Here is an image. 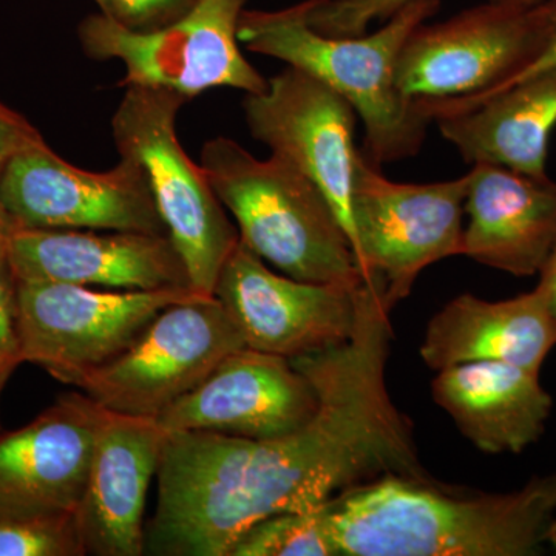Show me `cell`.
Here are the masks:
<instances>
[{"label":"cell","instance_id":"cell-8","mask_svg":"<svg viewBox=\"0 0 556 556\" xmlns=\"http://www.w3.org/2000/svg\"><path fill=\"white\" fill-rule=\"evenodd\" d=\"M247 0H193L178 20L137 31L100 13L80 24L84 53L119 60L126 76L118 86L177 91L188 100L217 87L260 93L268 79L252 67L239 46V21Z\"/></svg>","mask_w":556,"mask_h":556},{"label":"cell","instance_id":"cell-30","mask_svg":"<svg viewBox=\"0 0 556 556\" xmlns=\"http://www.w3.org/2000/svg\"><path fill=\"white\" fill-rule=\"evenodd\" d=\"M495 2L508 3V5L517 7H532L536 3L544 2V0H495Z\"/></svg>","mask_w":556,"mask_h":556},{"label":"cell","instance_id":"cell-23","mask_svg":"<svg viewBox=\"0 0 556 556\" xmlns=\"http://www.w3.org/2000/svg\"><path fill=\"white\" fill-rule=\"evenodd\" d=\"M87 555L78 515L0 517V556Z\"/></svg>","mask_w":556,"mask_h":556},{"label":"cell","instance_id":"cell-22","mask_svg":"<svg viewBox=\"0 0 556 556\" xmlns=\"http://www.w3.org/2000/svg\"><path fill=\"white\" fill-rule=\"evenodd\" d=\"M229 556H339L327 504L262 519L239 538Z\"/></svg>","mask_w":556,"mask_h":556},{"label":"cell","instance_id":"cell-28","mask_svg":"<svg viewBox=\"0 0 556 556\" xmlns=\"http://www.w3.org/2000/svg\"><path fill=\"white\" fill-rule=\"evenodd\" d=\"M555 67L556 39L554 40V42L551 43V46L547 47L546 50L543 51V53L540 54V56L536 58L535 61L532 62V64L529 65V67L522 70V72L519 73V75L508 80V83L504 84V86H501L500 89H496L495 91H492V93L486 94V97L481 98V100L473 102V104L471 105H467V108L460 110L459 113L467 112V110L477 108L478 104H481V102L489 100V98H492L493 94L500 93V91L510 89V87L517 86V84L521 83V80L532 78V76L540 75V73L547 72V70Z\"/></svg>","mask_w":556,"mask_h":556},{"label":"cell","instance_id":"cell-13","mask_svg":"<svg viewBox=\"0 0 556 556\" xmlns=\"http://www.w3.org/2000/svg\"><path fill=\"white\" fill-rule=\"evenodd\" d=\"M244 119L252 137L288 161L327 197L353 247L356 112L324 83L287 67L260 93H247Z\"/></svg>","mask_w":556,"mask_h":556},{"label":"cell","instance_id":"cell-26","mask_svg":"<svg viewBox=\"0 0 556 556\" xmlns=\"http://www.w3.org/2000/svg\"><path fill=\"white\" fill-rule=\"evenodd\" d=\"M40 141L43 138L24 116L0 102V179L17 153ZM14 230L16 226L0 203V248L7 251Z\"/></svg>","mask_w":556,"mask_h":556},{"label":"cell","instance_id":"cell-16","mask_svg":"<svg viewBox=\"0 0 556 556\" xmlns=\"http://www.w3.org/2000/svg\"><path fill=\"white\" fill-rule=\"evenodd\" d=\"M17 281L115 291L190 288L167 236L118 230L16 229L7 247Z\"/></svg>","mask_w":556,"mask_h":556},{"label":"cell","instance_id":"cell-27","mask_svg":"<svg viewBox=\"0 0 556 556\" xmlns=\"http://www.w3.org/2000/svg\"><path fill=\"white\" fill-rule=\"evenodd\" d=\"M110 17L130 30L149 31L170 24L192 7L193 0H109Z\"/></svg>","mask_w":556,"mask_h":556},{"label":"cell","instance_id":"cell-24","mask_svg":"<svg viewBox=\"0 0 556 556\" xmlns=\"http://www.w3.org/2000/svg\"><path fill=\"white\" fill-rule=\"evenodd\" d=\"M413 0H306V20L320 35H367L372 22H386Z\"/></svg>","mask_w":556,"mask_h":556},{"label":"cell","instance_id":"cell-14","mask_svg":"<svg viewBox=\"0 0 556 556\" xmlns=\"http://www.w3.org/2000/svg\"><path fill=\"white\" fill-rule=\"evenodd\" d=\"M318 404L316 388L291 358L247 346L223 358L156 420L167 431L274 439L305 427Z\"/></svg>","mask_w":556,"mask_h":556},{"label":"cell","instance_id":"cell-31","mask_svg":"<svg viewBox=\"0 0 556 556\" xmlns=\"http://www.w3.org/2000/svg\"><path fill=\"white\" fill-rule=\"evenodd\" d=\"M548 546L554 547L556 551V518L551 527V533H548Z\"/></svg>","mask_w":556,"mask_h":556},{"label":"cell","instance_id":"cell-21","mask_svg":"<svg viewBox=\"0 0 556 556\" xmlns=\"http://www.w3.org/2000/svg\"><path fill=\"white\" fill-rule=\"evenodd\" d=\"M434 123L471 166L496 164L548 178V142L556 127V67Z\"/></svg>","mask_w":556,"mask_h":556},{"label":"cell","instance_id":"cell-29","mask_svg":"<svg viewBox=\"0 0 556 556\" xmlns=\"http://www.w3.org/2000/svg\"><path fill=\"white\" fill-rule=\"evenodd\" d=\"M546 299L548 313L554 318L556 327V241L551 254L540 270V281L536 285Z\"/></svg>","mask_w":556,"mask_h":556},{"label":"cell","instance_id":"cell-4","mask_svg":"<svg viewBox=\"0 0 556 556\" xmlns=\"http://www.w3.org/2000/svg\"><path fill=\"white\" fill-rule=\"evenodd\" d=\"M201 167L241 243L285 276L357 287L364 281L353 247L327 197L294 166L257 160L233 139H211Z\"/></svg>","mask_w":556,"mask_h":556},{"label":"cell","instance_id":"cell-25","mask_svg":"<svg viewBox=\"0 0 556 556\" xmlns=\"http://www.w3.org/2000/svg\"><path fill=\"white\" fill-rule=\"evenodd\" d=\"M22 362L17 278L5 249L0 248V396L14 369Z\"/></svg>","mask_w":556,"mask_h":556},{"label":"cell","instance_id":"cell-20","mask_svg":"<svg viewBox=\"0 0 556 556\" xmlns=\"http://www.w3.org/2000/svg\"><path fill=\"white\" fill-rule=\"evenodd\" d=\"M556 345V327L540 288L489 302L463 294L428 324L420 357L431 369L496 361L540 372Z\"/></svg>","mask_w":556,"mask_h":556},{"label":"cell","instance_id":"cell-32","mask_svg":"<svg viewBox=\"0 0 556 556\" xmlns=\"http://www.w3.org/2000/svg\"><path fill=\"white\" fill-rule=\"evenodd\" d=\"M94 2L98 3V5H100V9H101V13H104V14H110V2L109 0H94Z\"/></svg>","mask_w":556,"mask_h":556},{"label":"cell","instance_id":"cell-10","mask_svg":"<svg viewBox=\"0 0 556 556\" xmlns=\"http://www.w3.org/2000/svg\"><path fill=\"white\" fill-rule=\"evenodd\" d=\"M243 348V336L222 302L193 294L161 311L123 354L79 388L109 412L159 419L223 358Z\"/></svg>","mask_w":556,"mask_h":556},{"label":"cell","instance_id":"cell-11","mask_svg":"<svg viewBox=\"0 0 556 556\" xmlns=\"http://www.w3.org/2000/svg\"><path fill=\"white\" fill-rule=\"evenodd\" d=\"M0 203L16 229L167 236L137 161L121 159L118 166L105 172L83 170L56 155L46 139L10 161L0 179Z\"/></svg>","mask_w":556,"mask_h":556},{"label":"cell","instance_id":"cell-12","mask_svg":"<svg viewBox=\"0 0 556 556\" xmlns=\"http://www.w3.org/2000/svg\"><path fill=\"white\" fill-rule=\"evenodd\" d=\"M358 287L311 283L276 274L239 241L219 273L214 295L248 348L292 358L351 338Z\"/></svg>","mask_w":556,"mask_h":556},{"label":"cell","instance_id":"cell-5","mask_svg":"<svg viewBox=\"0 0 556 556\" xmlns=\"http://www.w3.org/2000/svg\"><path fill=\"white\" fill-rule=\"evenodd\" d=\"M555 39L556 0L532 7L489 0L415 28L399 53L397 87L433 123L500 89Z\"/></svg>","mask_w":556,"mask_h":556},{"label":"cell","instance_id":"cell-3","mask_svg":"<svg viewBox=\"0 0 556 556\" xmlns=\"http://www.w3.org/2000/svg\"><path fill=\"white\" fill-rule=\"evenodd\" d=\"M441 0H413L372 35L331 38L306 20V0L285 10H244L239 40L248 50L276 58L313 76L350 102L365 129V153L375 166L415 156L431 119L396 83L399 53Z\"/></svg>","mask_w":556,"mask_h":556},{"label":"cell","instance_id":"cell-7","mask_svg":"<svg viewBox=\"0 0 556 556\" xmlns=\"http://www.w3.org/2000/svg\"><path fill=\"white\" fill-rule=\"evenodd\" d=\"M364 155L354 160L353 251L365 281H376L393 309L417 276L441 260L463 255L467 175L428 185L394 182Z\"/></svg>","mask_w":556,"mask_h":556},{"label":"cell","instance_id":"cell-17","mask_svg":"<svg viewBox=\"0 0 556 556\" xmlns=\"http://www.w3.org/2000/svg\"><path fill=\"white\" fill-rule=\"evenodd\" d=\"M167 433L152 417L105 409L76 510L87 555L146 554V497Z\"/></svg>","mask_w":556,"mask_h":556},{"label":"cell","instance_id":"cell-2","mask_svg":"<svg viewBox=\"0 0 556 556\" xmlns=\"http://www.w3.org/2000/svg\"><path fill=\"white\" fill-rule=\"evenodd\" d=\"M327 514L339 556L540 555L556 518V473L475 496L390 475L332 496Z\"/></svg>","mask_w":556,"mask_h":556},{"label":"cell","instance_id":"cell-6","mask_svg":"<svg viewBox=\"0 0 556 556\" xmlns=\"http://www.w3.org/2000/svg\"><path fill=\"white\" fill-rule=\"evenodd\" d=\"M188 101L177 91L126 87L112 118V134L119 159L137 161L144 170L190 287L201 295H214L240 236L203 167L179 144L177 116Z\"/></svg>","mask_w":556,"mask_h":556},{"label":"cell","instance_id":"cell-1","mask_svg":"<svg viewBox=\"0 0 556 556\" xmlns=\"http://www.w3.org/2000/svg\"><path fill=\"white\" fill-rule=\"evenodd\" d=\"M354 471L353 439L328 409L274 439L169 431L146 554L229 556L249 527L324 506L353 481Z\"/></svg>","mask_w":556,"mask_h":556},{"label":"cell","instance_id":"cell-15","mask_svg":"<svg viewBox=\"0 0 556 556\" xmlns=\"http://www.w3.org/2000/svg\"><path fill=\"white\" fill-rule=\"evenodd\" d=\"M104 413L86 393H68L27 426L0 433V517L78 510Z\"/></svg>","mask_w":556,"mask_h":556},{"label":"cell","instance_id":"cell-9","mask_svg":"<svg viewBox=\"0 0 556 556\" xmlns=\"http://www.w3.org/2000/svg\"><path fill=\"white\" fill-rule=\"evenodd\" d=\"M193 294L199 292L190 288L115 291L17 281L22 362L79 388L123 354L161 311Z\"/></svg>","mask_w":556,"mask_h":556},{"label":"cell","instance_id":"cell-18","mask_svg":"<svg viewBox=\"0 0 556 556\" xmlns=\"http://www.w3.org/2000/svg\"><path fill=\"white\" fill-rule=\"evenodd\" d=\"M466 214L463 255L515 277L536 276L556 241V181L473 164Z\"/></svg>","mask_w":556,"mask_h":556},{"label":"cell","instance_id":"cell-19","mask_svg":"<svg viewBox=\"0 0 556 556\" xmlns=\"http://www.w3.org/2000/svg\"><path fill=\"white\" fill-rule=\"evenodd\" d=\"M431 394L439 407L481 452H525L546 431L554 401L540 383V372L479 361L438 371Z\"/></svg>","mask_w":556,"mask_h":556}]
</instances>
